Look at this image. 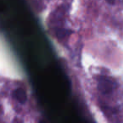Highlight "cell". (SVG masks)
I'll list each match as a JSON object with an SVG mask.
<instances>
[{
  "label": "cell",
  "mask_w": 123,
  "mask_h": 123,
  "mask_svg": "<svg viewBox=\"0 0 123 123\" xmlns=\"http://www.w3.org/2000/svg\"><path fill=\"white\" fill-rule=\"evenodd\" d=\"M69 33H70V31H68V30H66V29H62V28L56 30V36H57L59 38H63V37H65V36H67L69 34Z\"/></svg>",
  "instance_id": "3957f363"
},
{
  "label": "cell",
  "mask_w": 123,
  "mask_h": 123,
  "mask_svg": "<svg viewBox=\"0 0 123 123\" xmlns=\"http://www.w3.org/2000/svg\"><path fill=\"white\" fill-rule=\"evenodd\" d=\"M116 88V84L113 79L108 77H100L98 81V89L102 94H109Z\"/></svg>",
  "instance_id": "6da1fadb"
},
{
  "label": "cell",
  "mask_w": 123,
  "mask_h": 123,
  "mask_svg": "<svg viewBox=\"0 0 123 123\" xmlns=\"http://www.w3.org/2000/svg\"><path fill=\"white\" fill-rule=\"evenodd\" d=\"M106 2H108L111 4H115V0H106Z\"/></svg>",
  "instance_id": "277c9868"
},
{
  "label": "cell",
  "mask_w": 123,
  "mask_h": 123,
  "mask_svg": "<svg viewBox=\"0 0 123 123\" xmlns=\"http://www.w3.org/2000/svg\"><path fill=\"white\" fill-rule=\"evenodd\" d=\"M39 123H45V122H44V121H40Z\"/></svg>",
  "instance_id": "5b68a950"
},
{
  "label": "cell",
  "mask_w": 123,
  "mask_h": 123,
  "mask_svg": "<svg viewBox=\"0 0 123 123\" xmlns=\"http://www.w3.org/2000/svg\"><path fill=\"white\" fill-rule=\"evenodd\" d=\"M14 97L19 101L21 104H25L27 100V97H26V94L25 92L24 89H17L16 90H14Z\"/></svg>",
  "instance_id": "7a4b0ae2"
}]
</instances>
